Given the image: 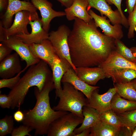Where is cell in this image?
<instances>
[{
	"instance_id": "cell-32",
	"label": "cell",
	"mask_w": 136,
	"mask_h": 136,
	"mask_svg": "<svg viewBox=\"0 0 136 136\" xmlns=\"http://www.w3.org/2000/svg\"><path fill=\"white\" fill-rule=\"evenodd\" d=\"M21 71L15 76L7 79H2L0 80V88L7 87L12 89L18 82L20 78Z\"/></svg>"
},
{
	"instance_id": "cell-2",
	"label": "cell",
	"mask_w": 136,
	"mask_h": 136,
	"mask_svg": "<svg viewBox=\"0 0 136 136\" xmlns=\"http://www.w3.org/2000/svg\"><path fill=\"white\" fill-rule=\"evenodd\" d=\"M55 89L53 79L49 81L41 91L35 87L34 94L36 102L32 109L24 110L23 124L35 130V135L47 134L51 124L66 111L54 110L50 106L49 93Z\"/></svg>"
},
{
	"instance_id": "cell-38",
	"label": "cell",
	"mask_w": 136,
	"mask_h": 136,
	"mask_svg": "<svg viewBox=\"0 0 136 136\" xmlns=\"http://www.w3.org/2000/svg\"><path fill=\"white\" fill-rule=\"evenodd\" d=\"M24 115L23 112L19 110L16 111L13 115V118L17 122H22L24 119Z\"/></svg>"
},
{
	"instance_id": "cell-29",
	"label": "cell",
	"mask_w": 136,
	"mask_h": 136,
	"mask_svg": "<svg viewBox=\"0 0 136 136\" xmlns=\"http://www.w3.org/2000/svg\"><path fill=\"white\" fill-rule=\"evenodd\" d=\"M100 120L116 127L123 126L116 114L111 109L100 114Z\"/></svg>"
},
{
	"instance_id": "cell-10",
	"label": "cell",
	"mask_w": 136,
	"mask_h": 136,
	"mask_svg": "<svg viewBox=\"0 0 136 136\" xmlns=\"http://www.w3.org/2000/svg\"><path fill=\"white\" fill-rule=\"evenodd\" d=\"M98 89L94 90L90 98L88 99L86 106L96 110L100 114L111 109V101L114 95L117 93L115 88H110L105 93L100 94Z\"/></svg>"
},
{
	"instance_id": "cell-42",
	"label": "cell",
	"mask_w": 136,
	"mask_h": 136,
	"mask_svg": "<svg viewBox=\"0 0 136 136\" xmlns=\"http://www.w3.org/2000/svg\"><path fill=\"white\" fill-rule=\"evenodd\" d=\"M90 132V128L86 129L80 133L76 134L75 136H89Z\"/></svg>"
},
{
	"instance_id": "cell-13",
	"label": "cell",
	"mask_w": 136,
	"mask_h": 136,
	"mask_svg": "<svg viewBox=\"0 0 136 136\" xmlns=\"http://www.w3.org/2000/svg\"><path fill=\"white\" fill-rule=\"evenodd\" d=\"M29 24L31 28V33H21L15 35L24 43L28 44H40L44 40L48 39L49 33L43 28L41 19L30 21Z\"/></svg>"
},
{
	"instance_id": "cell-21",
	"label": "cell",
	"mask_w": 136,
	"mask_h": 136,
	"mask_svg": "<svg viewBox=\"0 0 136 136\" xmlns=\"http://www.w3.org/2000/svg\"><path fill=\"white\" fill-rule=\"evenodd\" d=\"M50 67L52 70L55 89H59L61 88V80L63 76L70 68L72 67L69 63L60 58L57 55L54 59Z\"/></svg>"
},
{
	"instance_id": "cell-5",
	"label": "cell",
	"mask_w": 136,
	"mask_h": 136,
	"mask_svg": "<svg viewBox=\"0 0 136 136\" xmlns=\"http://www.w3.org/2000/svg\"><path fill=\"white\" fill-rule=\"evenodd\" d=\"M70 31L67 26L61 25L56 30L51 31L49 33L48 39L51 42L57 55L60 58L69 63L75 72L76 67L72 61L68 42Z\"/></svg>"
},
{
	"instance_id": "cell-25",
	"label": "cell",
	"mask_w": 136,
	"mask_h": 136,
	"mask_svg": "<svg viewBox=\"0 0 136 136\" xmlns=\"http://www.w3.org/2000/svg\"><path fill=\"white\" fill-rule=\"evenodd\" d=\"M108 78H112L114 83L130 82L136 78V70L125 68L115 69L108 74Z\"/></svg>"
},
{
	"instance_id": "cell-45",
	"label": "cell",
	"mask_w": 136,
	"mask_h": 136,
	"mask_svg": "<svg viewBox=\"0 0 136 136\" xmlns=\"http://www.w3.org/2000/svg\"><path fill=\"white\" fill-rule=\"evenodd\" d=\"M131 136H136V126L132 131Z\"/></svg>"
},
{
	"instance_id": "cell-9",
	"label": "cell",
	"mask_w": 136,
	"mask_h": 136,
	"mask_svg": "<svg viewBox=\"0 0 136 136\" xmlns=\"http://www.w3.org/2000/svg\"><path fill=\"white\" fill-rule=\"evenodd\" d=\"M37 9L31 3L28 1L20 0H9L7 9L1 17L3 26L8 28L12 25L14 15L22 11H27L32 12H37Z\"/></svg>"
},
{
	"instance_id": "cell-18",
	"label": "cell",
	"mask_w": 136,
	"mask_h": 136,
	"mask_svg": "<svg viewBox=\"0 0 136 136\" xmlns=\"http://www.w3.org/2000/svg\"><path fill=\"white\" fill-rule=\"evenodd\" d=\"M88 5L87 0H74L72 5L64 10L67 19L72 21L76 17L89 22L93 19L87 10Z\"/></svg>"
},
{
	"instance_id": "cell-24",
	"label": "cell",
	"mask_w": 136,
	"mask_h": 136,
	"mask_svg": "<svg viewBox=\"0 0 136 136\" xmlns=\"http://www.w3.org/2000/svg\"><path fill=\"white\" fill-rule=\"evenodd\" d=\"M120 128L116 127L100 120L90 128L89 136H118Z\"/></svg>"
},
{
	"instance_id": "cell-46",
	"label": "cell",
	"mask_w": 136,
	"mask_h": 136,
	"mask_svg": "<svg viewBox=\"0 0 136 136\" xmlns=\"http://www.w3.org/2000/svg\"><path fill=\"white\" fill-rule=\"evenodd\" d=\"M29 0H24V1H28Z\"/></svg>"
},
{
	"instance_id": "cell-4",
	"label": "cell",
	"mask_w": 136,
	"mask_h": 136,
	"mask_svg": "<svg viewBox=\"0 0 136 136\" xmlns=\"http://www.w3.org/2000/svg\"><path fill=\"white\" fill-rule=\"evenodd\" d=\"M62 88L56 89V97L59 98L57 105L53 109L57 111L69 112L84 118L83 107L86 106L88 99L84 94L67 82H63Z\"/></svg>"
},
{
	"instance_id": "cell-20",
	"label": "cell",
	"mask_w": 136,
	"mask_h": 136,
	"mask_svg": "<svg viewBox=\"0 0 136 136\" xmlns=\"http://www.w3.org/2000/svg\"><path fill=\"white\" fill-rule=\"evenodd\" d=\"M75 73L82 80L93 86L99 80L107 78L103 69L99 66L77 67Z\"/></svg>"
},
{
	"instance_id": "cell-34",
	"label": "cell",
	"mask_w": 136,
	"mask_h": 136,
	"mask_svg": "<svg viewBox=\"0 0 136 136\" xmlns=\"http://www.w3.org/2000/svg\"><path fill=\"white\" fill-rule=\"evenodd\" d=\"M109 5H114L117 8L120 12L122 18L123 25L126 28L129 27L128 19L124 15L122 10L121 7L122 0H105Z\"/></svg>"
},
{
	"instance_id": "cell-39",
	"label": "cell",
	"mask_w": 136,
	"mask_h": 136,
	"mask_svg": "<svg viewBox=\"0 0 136 136\" xmlns=\"http://www.w3.org/2000/svg\"><path fill=\"white\" fill-rule=\"evenodd\" d=\"M132 131L125 126L121 127L119 131L118 136H131Z\"/></svg>"
},
{
	"instance_id": "cell-12",
	"label": "cell",
	"mask_w": 136,
	"mask_h": 136,
	"mask_svg": "<svg viewBox=\"0 0 136 136\" xmlns=\"http://www.w3.org/2000/svg\"><path fill=\"white\" fill-rule=\"evenodd\" d=\"M88 12L93 19L96 26L99 27L105 35L115 39L120 40L123 38V33L121 24L112 25L110 20H107L106 16H99L91 9Z\"/></svg>"
},
{
	"instance_id": "cell-22",
	"label": "cell",
	"mask_w": 136,
	"mask_h": 136,
	"mask_svg": "<svg viewBox=\"0 0 136 136\" xmlns=\"http://www.w3.org/2000/svg\"><path fill=\"white\" fill-rule=\"evenodd\" d=\"M84 119L80 127L76 128L74 131V136L85 129L90 128L100 120V114L96 109L87 106L83 108Z\"/></svg>"
},
{
	"instance_id": "cell-14",
	"label": "cell",
	"mask_w": 136,
	"mask_h": 136,
	"mask_svg": "<svg viewBox=\"0 0 136 136\" xmlns=\"http://www.w3.org/2000/svg\"><path fill=\"white\" fill-rule=\"evenodd\" d=\"M99 66L103 70L107 78L108 74L116 69L127 68L136 70V64L126 60L114 50Z\"/></svg>"
},
{
	"instance_id": "cell-16",
	"label": "cell",
	"mask_w": 136,
	"mask_h": 136,
	"mask_svg": "<svg viewBox=\"0 0 136 136\" xmlns=\"http://www.w3.org/2000/svg\"><path fill=\"white\" fill-rule=\"evenodd\" d=\"M29 45V48L33 54L45 61L50 67L57 55L50 41L47 39L40 44Z\"/></svg>"
},
{
	"instance_id": "cell-7",
	"label": "cell",
	"mask_w": 136,
	"mask_h": 136,
	"mask_svg": "<svg viewBox=\"0 0 136 136\" xmlns=\"http://www.w3.org/2000/svg\"><path fill=\"white\" fill-rule=\"evenodd\" d=\"M39 18L37 12L22 11L17 13L15 14L13 22L10 27L5 28L3 26L2 27L1 36L3 41L11 36L18 34H29L27 25L30 21Z\"/></svg>"
},
{
	"instance_id": "cell-30",
	"label": "cell",
	"mask_w": 136,
	"mask_h": 136,
	"mask_svg": "<svg viewBox=\"0 0 136 136\" xmlns=\"http://www.w3.org/2000/svg\"><path fill=\"white\" fill-rule=\"evenodd\" d=\"M14 123L11 116L6 115L0 120V136L11 134L14 129Z\"/></svg>"
},
{
	"instance_id": "cell-31",
	"label": "cell",
	"mask_w": 136,
	"mask_h": 136,
	"mask_svg": "<svg viewBox=\"0 0 136 136\" xmlns=\"http://www.w3.org/2000/svg\"><path fill=\"white\" fill-rule=\"evenodd\" d=\"M127 19L129 25L127 37L131 39L134 37V31L136 26V4L133 11L129 14Z\"/></svg>"
},
{
	"instance_id": "cell-37",
	"label": "cell",
	"mask_w": 136,
	"mask_h": 136,
	"mask_svg": "<svg viewBox=\"0 0 136 136\" xmlns=\"http://www.w3.org/2000/svg\"><path fill=\"white\" fill-rule=\"evenodd\" d=\"M136 4V0H126V6L127 12L130 14L133 10Z\"/></svg>"
},
{
	"instance_id": "cell-17",
	"label": "cell",
	"mask_w": 136,
	"mask_h": 136,
	"mask_svg": "<svg viewBox=\"0 0 136 136\" xmlns=\"http://www.w3.org/2000/svg\"><path fill=\"white\" fill-rule=\"evenodd\" d=\"M20 57L15 52L10 54L0 62V77L2 79L12 78L21 71Z\"/></svg>"
},
{
	"instance_id": "cell-3",
	"label": "cell",
	"mask_w": 136,
	"mask_h": 136,
	"mask_svg": "<svg viewBox=\"0 0 136 136\" xmlns=\"http://www.w3.org/2000/svg\"><path fill=\"white\" fill-rule=\"evenodd\" d=\"M48 65L41 60L37 63L29 67L8 95L11 100V109L19 108L23 104L30 88L35 86L41 91L46 84L52 79V73Z\"/></svg>"
},
{
	"instance_id": "cell-11",
	"label": "cell",
	"mask_w": 136,
	"mask_h": 136,
	"mask_svg": "<svg viewBox=\"0 0 136 136\" xmlns=\"http://www.w3.org/2000/svg\"><path fill=\"white\" fill-rule=\"evenodd\" d=\"M31 3L40 11L43 28L48 32L50 23L54 18L65 16L64 12L57 11L52 8V4L47 0H31Z\"/></svg>"
},
{
	"instance_id": "cell-41",
	"label": "cell",
	"mask_w": 136,
	"mask_h": 136,
	"mask_svg": "<svg viewBox=\"0 0 136 136\" xmlns=\"http://www.w3.org/2000/svg\"><path fill=\"white\" fill-rule=\"evenodd\" d=\"M59 2L61 5L66 8L70 7L72 4L74 0H56Z\"/></svg>"
},
{
	"instance_id": "cell-8",
	"label": "cell",
	"mask_w": 136,
	"mask_h": 136,
	"mask_svg": "<svg viewBox=\"0 0 136 136\" xmlns=\"http://www.w3.org/2000/svg\"><path fill=\"white\" fill-rule=\"evenodd\" d=\"M1 42L15 51L21 60L25 61L26 65L22 70L23 72L28 67L39 62L41 60L32 53L29 48V44L24 43L16 35L11 36Z\"/></svg>"
},
{
	"instance_id": "cell-6",
	"label": "cell",
	"mask_w": 136,
	"mask_h": 136,
	"mask_svg": "<svg viewBox=\"0 0 136 136\" xmlns=\"http://www.w3.org/2000/svg\"><path fill=\"white\" fill-rule=\"evenodd\" d=\"M83 119L68 112L51 124L47 135L48 136H74V131L82 123Z\"/></svg>"
},
{
	"instance_id": "cell-26",
	"label": "cell",
	"mask_w": 136,
	"mask_h": 136,
	"mask_svg": "<svg viewBox=\"0 0 136 136\" xmlns=\"http://www.w3.org/2000/svg\"><path fill=\"white\" fill-rule=\"evenodd\" d=\"M117 93L125 99L136 101V90L130 82L124 83H114Z\"/></svg>"
},
{
	"instance_id": "cell-28",
	"label": "cell",
	"mask_w": 136,
	"mask_h": 136,
	"mask_svg": "<svg viewBox=\"0 0 136 136\" xmlns=\"http://www.w3.org/2000/svg\"><path fill=\"white\" fill-rule=\"evenodd\" d=\"M115 51L128 60L136 64V56L134 55L130 48L119 39H115Z\"/></svg>"
},
{
	"instance_id": "cell-40",
	"label": "cell",
	"mask_w": 136,
	"mask_h": 136,
	"mask_svg": "<svg viewBox=\"0 0 136 136\" xmlns=\"http://www.w3.org/2000/svg\"><path fill=\"white\" fill-rule=\"evenodd\" d=\"M8 2L9 0H0V11L1 14L4 11H6L8 5Z\"/></svg>"
},
{
	"instance_id": "cell-33",
	"label": "cell",
	"mask_w": 136,
	"mask_h": 136,
	"mask_svg": "<svg viewBox=\"0 0 136 136\" xmlns=\"http://www.w3.org/2000/svg\"><path fill=\"white\" fill-rule=\"evenodd\" d=\"M33 130L30 126L23 124L19 127L14 128L11 133V136H25L28 135L31 136L29 133Z\"/></svg>"
},
{
	"instance_id": "cell-19",
	"label": "cell",
	"mask_w": 136,
	"mask_h": 136,
	"mask_svg": "<svg viewBox=\"0 0 136 136\" xmlns=\"http://www.w3.org/2000/svg\"><path fill=\"white\" fill-rule=\"evenodd\" d=\"M61 82L71 84L82 92L88 99L90 98L93 91L99 88L98 86L89 85L82 80L78 77L72 68H70L63 75Z\"/></svg>"
},
{
	"instance_id": "cell-44",
	"label": "cell",
	"mask_w": 136,
	"mask_h": 136,
	"mask_svg": "<svg viewBox=\"0 0 136 136\" xmlns=\"http://www.w3.org/2000/svg\"><path fill=\"white\" fill-rule=\"evenodd\" d=\"M133 54L136 56V47H133L130 48Z\"/></svg>"
},
{
	"instance_id": "cell-36",
	"label": "cell",
	"mask_w": 136,
	"mask_h": 136,
	"mask_svg": "<svg viewBox=\"0 0 136 136\" xmlns=\"http://www.w3.org/2000/svg\"><path fill=\"white\" fill-rule=\"evenodd\" d=\"M13 50L1 43L0 44V62L11 54Z\"/></svg>"
},
{
	"instance_id": "cell-23",
	"label": "cell",
	"mask_w": 136,
	"mask_h": 136,
	"mask_svg": "<svg viewBox=\"0 0 136 136\" xmlns=\"http://www.w3.org/2000/svg\"><path fill=\"white\" fill-rule=\"evenodd\" d=\"M111 109L117 114L133 110L136 108V101L124 98L116 93L111 101Z\"/></svg>"
},
{
	"instance_id": "cell-43",
	"label": "cell",
	"mask_w": 136,
	"mask_h": 136,
	"mask_svg": "<svg viewBox=\"0 0 136 136\" xmlns=\"http://www.w3.org/2000/svg\"><path fill=\"white\" fill-rule=\"evenodd\" d=\"M130 82L134 88L136 90V78L132 80Z\"/></svg>"
},
{
	"instance_id": "cell-15",
	"label": "cell",
	"mask_w": 136,
	"mask_h": 136,
	"mask_svg": "<svg viewBox=\"0 0 136 136\" xmlns=\"http://www.w3.org/2000/svg\"><path fill=\"white\" fill-rule=\"evenodd\" d=\"M88 5L87 8L88 11L91 8L98 10L101 16L104 15L108 17L113 25L121 24L123 22L121 14L117 9L113 10L105 0H87Z\"/></svg>"
},
{
	"instance_id": "cell-35",
	"label": "cell",
	"mask_w": 136,
	"mask_h": 136,
	"mask_svg": "<svg viewBox=\"0 0 136 136\" xmlns=\"http://www.w3.org/2000/svg\"><path fill=\"white\" fill-rule=\"evenodd\" d=\"M11 100L10 96L5 94H0V106L3 108H11Z\"/></svg>"
},
{
	"instance_id": "cell-27",
	"label": "cell",
	"mask_w": 136,
	"mask_h": 136,
	"mask_svg": "<svg viewBox=\"0 0 136 136\" xmlns=\"http://www.w3.org/2000/svg\"><path fill=\"white\" fill-rule=\"evenodd\" d=\"M117 115L123 126L127 127L132 131L136 126V108Z\"/></svg>"
},
{
	"instance_id": "cell-1",
	"label": "cell",
	"mask_w": 136,
	"mask_h": 136,
	"mask_svg": "<svg viewBox=\"0 0 136 136\" xmlns=\"http://www.w3.org/2000/svg\"><path fill=\"white\" fill-rule=\"evenodd\" d=\"M68 38L72 61L76 67L99 66L115 49V39L101 33L93 19L75 18Z\"/></svg>"
}]
</instances>
